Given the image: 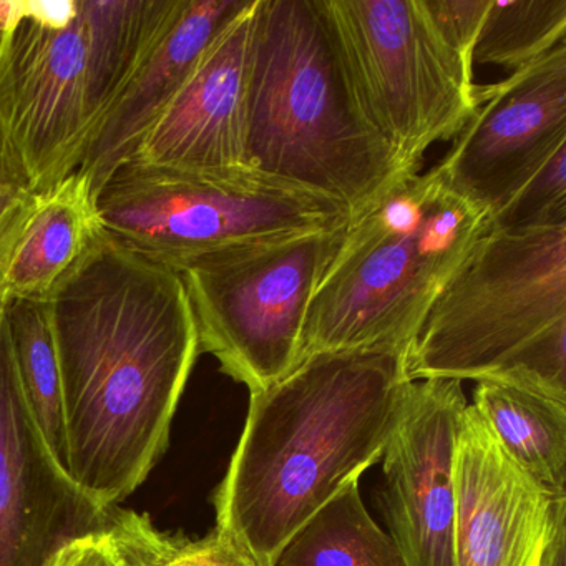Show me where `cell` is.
I'll list each match as a JSON object with an SVG mask.
<instances>
[{
  "mask_svg": "<svg viewBox=\"0 0 566 566\" xmlns=\"http://www.w3.org/2000/svg\"><path fill=\"white\" fill-rule=\"evenodd\" d=\"M566 227V145L493 214L490 230L530 231Z\"/></svg>",
  "mask_w": 566,
  "mask_h": 566,
  "instance_id": "603a6c76",
  "label": "cell"
},
{
  "mask_svg": "<svg viewBox=\"0 0 566 566\" xmlns=\"http://www.w3.org/2000/svg\"><path fill=\"white\" fill-rule=\"evenodd\" d=\"M105 238L97 197L84 175L32 193L31 213L2 280V301H49Z\"/></svg>",
  "mask_w": 566,
  "mask_h": 566,
  "instance_id": "2e32d148",
  "label": "cell"
},
{
  "mask_svg": "<svg viewBox=\"0 0 566 566\" xmlns=\"http://www.w3.org/2000/svg\"><path fill=\"white\" fill-rule=\"evenodd\" d=\"M467 407L462 382H412L384 452V506L407 566H455L453 453Z\"/></svg>",
  "mask_w": 566,
  "mask_h": 566,
  "instance_id": "7c38bea8",
  "label": "cell"
},
{
  "mask_svg": "<svg viewBox=\"0 0 566 566\" xmlns=\"http://www.w3.org/2000/svg\"><path fill=\"white\" fill-rule=\"evenodd\" d=\"M105 530L122 566H256L234 539L218 530L191 542L161 533L148 516L115 509L108 512Z\"/></svg>",
  "mask_w": 566,
  "mask_h": 566,
  "instance_id": "7402d4cb",
  "label": "cell"
},
{
  "mask_svg": "<svg viewBox=\"0 0 566 566\" xmlns=\"http://www.w3.org/2000/svg\"><path fill=\"white\" fill-rule=\"evenodd\" d=\"M0 128L32 193L78 171L91 140L78 12L61 31L25 18L2 38Z\"/></svg>",
  "mask_w": 566,
  "mask_h": 566,
  "instance_id": "30bf717a",
  "label": "cell"
},
{
  "mask_svg": "<svg viewBox=\"0 0 566 566\" xmlns=\"http://www.w3.org/2000/svg\"><path fill=\"white\" fill-rule=\"evenodd\" d=\"M473 397L505 452L536 482L566 493V402L495 380L476 382Z\"/></svg>",
  "mask_w": 566,
  "mask_h": 566,
  "instance_id": "ac0fdd59",
  "label": "cell"
},
{
  "mask_svg": "<svg viewBox=\"0 0 566 566\" xmlns=\"http://www.w3.org/2000/svg\"><path fill=\"white\" fill-rule=\"evenodd\" d=\"M248 4L250 0H185L170 31L92 135L78 174L88 178L95 197L114 171L134 157L201 55Z\"/></svg>",
  "mask_w": 566,
  "mask_h": 566,
  "instance_id": "9a60e30c",
  "label": "cell"
},
{
  "mask_svg": "<svg viewBox=\"0 0 566 566\" xmlns=\"http://www.w3.org/2000/svg\"><path fill=\"white\" fill-rule=\"evenodd\" d=\"M184 4L185 0H78L91 138L170 31Z\"/></svg>",
  "mask_w": 566,
  "mask_h": 566,
  "instance_id": "e0dca14e",
  "label": "cell"
},
{
  "mask_svg": "<svg viewBox=\"0 0 566 566\" xmlns=\"http://www.w3.org/2000/svg\"><path fill=\"white\" fill-rule=\"evenodd\" d=\"M539 566H566V516L556 523Z\"/></svg>",
  "mask_w": 566,
  "mask_h": 566,
  "instance_id": "f1b7e54d",
  "label": "cell"
},
{
  "mask_svg": "<svg viewBox=\"0 0 566 566\" xmlns=\"http://www.w3.org/2000/svg\"><path fill=\"white\" fill-rule=\"evenodd\" d=\"M254 8L256 0H250L211 42L130 160L195 170L248 168L244 147Z\"/></svg>",
  "mask_w": 566,
  "mask_h": 566,
  "instance_id": "5bb4252c",
  "label": "cell"
},
{
  "mask_svg": "<svg viewBox=\"0 0 566 566\" xmlns=\"http://www.w3.org/2000/svg\"><path fill=\"white\" fill-rule=\"evenodd\" d=\"M69 479L108 513L147 479L200 354L184 277L105 234L48 301Z\"/></svg>",
  "mask_w": 566,
  "mask_h": 566,
  "instance_id": "6da1fadb",
  "label": "cell"
},
{
  "mask_svg": "<svg viewBox=\"0 0 566 566\" xmlns=\"http://www.w3.org/2000/svg\"><path fill=\"white\" fill-rule=\"evenodd\" d=\"M346 227L238 244L187 264L180 274L200 353L217 357L251 394L287 376L300 364L307 310Z\"/></svg>",
  "mask_w": 566,
  "mask_h": 566,
  "instance_id": "52a82bcc",
  "label": "cell"
},
{
  "mask_svg": "<svg viewBox=\"0 0 566 566\" xmlns=\"http://www.w3.org/2000/svg\"><path fill=\"white\" fill-rule=\"evenodd\" d=\"M409 350H327L251 394L227 475L217 530L256 566H277L297 532L374 463L396 430L413 380Z\"/></svg>",
  "mask_w": 566,
  "mask_h": 566,
  "instance_id": "7a4b0ae2",
  "label": "cell"
},
{
  "mask_svg": "<svg viewBox=\"0 0 566 566\" xmlns=\"http://www.w3.org/2000/svg\"><path fill=\"white\" fill-rule=\"evenodd\" d=\"M247 167L350 218L413 174L367 118L326 0H256Z\"/></svg>",
  "mask_w": 566,
  "mask_h": 566,
  "instance_id": "3957f363",
  "label": "cell"
},
{
  "mask_svg": "<svg viewBox=\"0 0 566 566\" xmlns=\"http://www.w3.org/2000/svg\"><path fill=\"white\" fill-rule=\"evenodd\" d=\"M277 566L407 565L396 539L367 512L359 482H354L294 535Z\"/></svg>",
  "mask_w": 566,
  "mask_h": 566,
  "instance_id": "ffe728a7",
  "label": "cell"
},
{
  "mask_svg": "<svg viewBox=\"0 0 566 566\" xmlns=\"http://www.w3.org/2000/svg\"><path fill=\"white\" fill-rule=\"evenodd\" d=\"M2 303L25 412L45 452L69 479L64 390L49 303L31 300Z\"/></svg>",
  "mask_w": 566,
  "mask_h": 566,
  "instance_id": "d6986e66",
  "label": "cell"
},
{
  "mask_svg": "<svg viewBox=\"0 0 566 566\" xmlns=\"http://www.w3.org/2000/svg\"><path fill=\"white\" fill-rule=\"evenodd\" d=\"M452 476L455 566H539L566 493L523 470L473 403L460 416Z\"/></svg>",
  "mask_w": 566,
  "mask_h": 566,
  "instance_id": "8fae6325",
  "label": "cell"
},
{
  "mask_svg": "<svg viewBox=\"0 0 566 566\" xmlns=\"http://www.w3.org/2000/svg\"><path fill=\"white\" fill-rule=\"evenodd\" d=\"M423 8L450 51L473 71V48L490 0H422Z\"/></svg>",
  "mask_w": 566,
  "mask_h": 566,
  "instance_id": "cb8c5ba5",
  "label": "cell"
},
{
  "mask_svg": "<svg viewBox=\"0 0 566 566\" xmlns=\"http://www.w3.org/2000/svg\"><path fill=\"white\" fill-rule=\"evenodd\" d=\"M31 207L32 191L25 188L0 191V287L15 244L31 213Z\"/></svg>",
  "mask_w": 566,
  "mask_h": 566,
  "instance_id": "d4e9b609",
  "label": "cell"
},
{
  "mask_svg": "<svg viewBox=\"0 0 566 566\" xmlns=\"http://www.w3.org/2000/svg\"><path fill=\"white\" fill-rule=\"evenodd\" d=\"M566 0H490L473 65L526 67L565 42Z\"/></svg>",
  "mask_w": 566,
  "mask_h": 566,
  "instance_id": "44dd1931",
  "label": "cell"
},
{
  "mask_svg": "<svg viewBox=\"0 0 566 566\" xmlns=\"http://www.w3.org/2000/svg\"><path fill=\"white\" fill-rule=\"evenodd\" d=\"M48 566H122L107 530H95L69 539Z\"/></svg>",
  "mask_w": 566,
  "mask_h": 566,
  "instance_id": "484cf974",
  "label": "cell"
},
{
  "mask_svg": "<svg viewBox=\"0 0 566 566\" xmlns=\"http://www.w3.org/2000/svg\"><path fill=\"white\" fill-rule=\"evenodd\" d=\"M410 379L495 380L566 402V227L490 230L433 301Z\"/></svg>",
  "mask_w": 566,
  "mask_h": 566,
  "instance_id": "5b68a950",
  "label": "cell"
},
{
  "mask_svg": "<svg viewBox=\"0 0 566 566\" xmlns=\"http://www.w3.org/2000/svg\"><path fill=\"white\" fill-rule=\"evenodd\" d=\"M107 518L54 465L25 412L0 301V566H48Z\"/></svg>",
  "mask_w": 566,
  "mask_h": 566,
  "instance_id": "4fadbf2b",
  "label": "cell"
},
{
  "mask_svg": "<svg viewBox=\"0 0 566 566\" xmlns=\"http://www.w3.org/2000/svg\"><path fill=\"white\" fill-rule=\"evenodd\" d=\"M105 234L180 273L187 264L238 244L350 220L343 205L253 170H195L128 160L97 195Z\"/></svg>",
  "mask_w": 566,
  "mask_h": 566,
  "instance_id": "8992f818",
  "label": "cell"
},
{
  "mask_svg": "<svg viewBox=\"0 0 566 566\" xmlns=\"http://www.w3.org/2000/svg\"><path fill=\"white\" fill-rule=\"evenodd\" d=\"M78 0H25V18L31 19L42 28L61 31L77 18Z\"/></svg>",
  "mask_w": 566,
  "mask_h": 566,
  "instance_id": "4316f807",
  "label": "cell"
},
{
  "mask_svg": "<svg viewBox=\"0 0 566 566\" xmlns=\"http://www.w3.org/2000/svg\"><path fill=\"white\" fill-rule=\"evenodd\" d=\"M486 231L489 217L453 193L436 167L403 175L347 223L307 310L301 360L327 350H409Z\"/></svg>",
  "mask_w": 566,
  "mask_h": 566,
  "instance_id": "277c9868",
  "label": "cell"
},
{
  "mask_svg": "<svg viewBox=\"0 0 566 566\" xmlns=\"http://www.w3.org/2000/svg\"><path fill=\"white\" fill-rule=\"evenodd\" d=\"M437 165L453 193L493 217L566 145V42L493 85Z\"/></svg>",
  "mask_w": 566,
  "mask_h": 566,
  "instance_id": "9c48e42d",
  "label": "cell"
},
{
  "mask_svg": "<svg viewBox=\"0 0 566 566\" xmlns=\"http://www.w3.org/2000/svg\"><path fill=\"white\" fill-rule=\"evenodd\" d=\"M357 98L403 164L419 170L479 107L473 71L447 48L422 0H326Z\"/></svg>",
  "mask_w": 566,
  "mask_h": 566,
  "instance_id": "ba28073f",
  "label": "cell"
},
{
  "mask_svg": "<svg viewBox=\"0 0 566 566\" xmlns=\"http://www.w3.org/2000/svg\"><path fill=\"white\" fill-rule=\"evenodd\" d=\"M15 188L29 190L24 175L9 147L8 138L0 128V191L15 190Z\"/></svg>",
  "mask_w": 566,
  "mask_h": 566,
  "instance_id": "83f0119b",
  "label": "cell"
}]
</instances>
